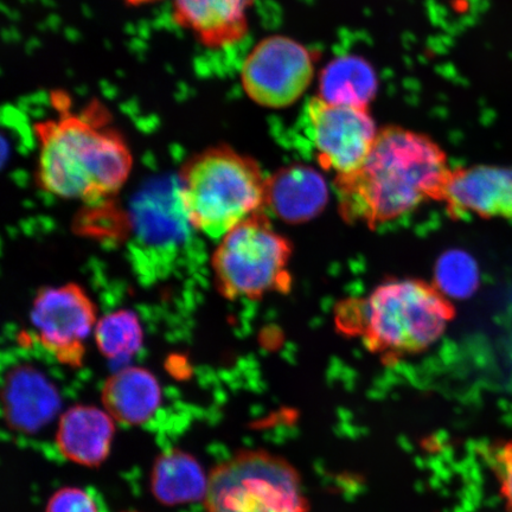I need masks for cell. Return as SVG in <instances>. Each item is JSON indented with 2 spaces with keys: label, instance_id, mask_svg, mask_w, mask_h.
<instances>
[{
  "label": "cell",
  "instance_id": "6da1fadb",
  "mask_svg": "<svg viewBox=\"0 0 512 512\" xmlns=\"http://www.w3.org/2000/svg\"><path fill=\"white\" fill-rule=\"evenodd\" d=\"M55 118L37 121V182L41 189L63 200L96 203L117 195L131 174L130 147L112 115L99 100L79 112L69 96H50Z\"/></svg>",
  "mask_w": 512,
  "mask_h": 512
},
{
  "label": "cell",
  "instance_id": "7a4b0ae2",
  "mask_svg": "<svg viewBox=\"0 0 512 512\" xmlns=\"http://www.w3.org/2000/svg\"><path fill=\"white\" fill-rule=\"evenodd\" d=\"M451 172L446 152L430 136L383 126L360 168L336 176L339 210L345 221L375 228L422 203L443 202Z\"/></svg>",
  "mask_w": 512,
  "mask_h": 512
},
{
  "label": "cell",
  "instance_id": "3957f363",
  "mask_svg": "<svg viewBox=\"0 0 512 512\" xmlns=\"http://www.w3.org/2000/svg\"><path fill=\"white\" fill-rule=\"evenodd\" d=\"M454 307L435 285L418 279H395L377 286L367 298L338 306V329L361 337L364 345L386 358L419 354L444 335Z\"/></svg>",
  "mask_w": 512,
  "mask_h": 512
},
{
  "label": "cell",
  "instance_id": "277c9868",
  "mask_svg": "<svg viewBox=\"0 0 512 512\" xmlns=\"http://www.w3.org/2000/svg\"><path fill=\"white\" fill-rule=\"evenodd\" d=\"M266 181L258 162L227 144L196 153L179 174V198L191 228L221 240L264 211Z\"/></svg>",
  "mask_w": 512,
  "mask_h": 512
},
{
  "label": "cell",
  "instance_id": "5b68a950",
  "mask_svg": "<svg viewBox=\"0 0 512 512\" xmlns=\"http://www.w3.org/2000/svg\"><path fill=\"white\" fill-rule=\"evenodd\" d=\"M291 256V242L260 211L220 240L211 260L217 290L229 300L288 293L292 287Z\"/></svg>",
  "mask_w": 512,
  "mask_h": 512
},
{
  "label": "cell",
  "instance_id": "8992f818",
  "mask_svg": "<svg viewBox=\"0 0 512 512\" xmlns=\"http://www.w3.org/2000/svg\"><path fill=\"white\" fill-rule=\"evenodd\" d=\"M208 479L207 512H309L296 467L267 451L239 452Z\"/></svg>",
  "mask_w": 512,
  "mask_h": 512
},
{
  "label": "cell",
  "instance_id": "52a82bcc",
  "mask_svg": "<svg viewBox=\"0 0 512 512\" xmlns=\"http://www.w3.org/2000/svg\"><path fill=\"white\" fill-rule=\"evenodd\" d=\"M319 54L283 35L262 38L242 63L240 80L249 100L284 110L303 98L316 75Z\"/></svg>",
  "mask_w": 512,
  "mask_h": 512
},
{
  "label": "cell",
  "instance_id": "ba28073f",
  "mask_svg": "<svg viewBox=\"0 0 512 512\" xmlns=\"http://www.w3.org/2000/svg\"><path fill=\"white\" fill-rule=\"evenodd\" d=\"M306 118L318 163L337 176L360 168L379 132L370 107L334 104L319 95L307 102Z\"/></svg>",
  "mask_w": 512,
  "mask_h": 512
},
{
  "label": "cell",
  "instance_id": "9c48e42d",
  "mask_svg": "<svg viewBox=\"0 0 512 512\" xmlns=\"http://www.w3.org/2000/svg\"><path fill=\"white\" fill-rule=\"evenodd\" d=\"M38 339L57 361L78 368L86 354L85 343L95 330V305L79 285L43 288L30 313Z\"/></svg>",
  "mask_w": 512,
  "mask_h": 512
},
{
  "label": "cell",
  "instance_id": "30bf717a",
  "mask_svg": "<svg viewBox=\"0 0 512 512\" xmlns=\"http://www.w3.org/2000/svg\"><path fill=\"white\" fill-rule=\"evenodd\" d=\"M443 202L453 219L470 215L512 219V169L477 165L452 170Z\"/></svg>",
  "mask_w": 512,
  "mask_h": 512
},
{
  "label": "cell",
  "instance_id": "8fae6325",
  "mask_svg": "<svg viewBox=\"0 0 512 512\" xmlns=\"http://www.w3.org/2000/svg\"><path fill=\"white\" fill-rule=\"evenodd\" d=\"M256 0H172V19L202 47L235 46L249 31V10Z\"/></svg>",
  "mask_w": 512,
  "mask_h": 512
},
{
  "label": "cell",
  "instance_id": "7c38bea8",
  "mask_svg": "<svg viewBox=\"0 0 512 512\" xmlns=\"http://www.w3.org/2000/svg\"><path fill=\"white\" fill-rule=\"evenodd\" d=\"M3 405L12 430L36 433L55 418L61 399L54 384L41 371L19 366L6 375Z\"/></svg>",
  "mask_w": 512,
  "mask_h": 512
},
{
  "label": "cell",
  "instance_id": "4fadbf2b",
  "mask_svg": "<svg viewBox=\"0 0 512 512\" xmlns=\"http://www.w3.org/2000/svg\"><path fill=\"white\" fill-rule=\"evenodd\" d=\"M328 201L324 177L310 166H287L267 178L265 209L288 223L315 219Z\"/></svg>",
  "mask_w": 512,
  "mask_h": 512
},
{
  "label": "cell",
  "instance_id": "5bb4252c",
  "mask_svg": "<svg viewBox=\"0 0 512 512\" xmlns=\"http://www.w3.org/2000/svg\"><path fill=\"white\" fill-rule=\"evenodd\" d=\"M113 418L92 406H75L61 416L56 443L70 462L96 467L110 454L114 437Z\"/></svg>",
  "mask_w": 512,
  "mask_h": 512
},
{
  "label": "cell",
  "instance_id": "9a60e30c",
  "mask_svg": "<svg viewBox=\"0 0 512 512\" xmlns=\"http://www.w3.org/2000/svg\"><path fill=\"white\" fill-rule=\"evenodd\" d=\"M106 412L127 426L146 424L162 403V388L151 371L128 367L108 377L101 393Z\"/></svg>",
  "mask_w": 512,
  "mask_h": 512
},
{
  "label": "cell",
  "instance_id": "2e32d148",
  "mask_svg": "<svg viewBox=\"0 0 512 512\" xmlns=\"http://www.w3.org/2000/svg\"><path fill=\"white\" fill-rule=\"evenodd\" d=\"M208 480L191 454L172 448L156 459L151 473V491L159 503L175 505L204 501Z\"/></svg>",
  "mask_w": 512,
  "mask_h": 512
},
{
  "label": "cell",
  "instance_id": "e0dca14e",
  "mask_svg": "<svg viewBox=\"0 0 512 512\" xmlns=\"http://www.w3.org/2000/svg\"><path fill=\"white\" fill-rule=\"evenodd\" d=\"M377 91L373 68L358 57L345 56L331 62L319 81V96L334 104L370 107Z\"/></svg>",
  "mask_w": 512,
  "mask_h": 512
},
{
  "label": "cell",
  "instance_id": "ac0fdd59",
  "mask_svg": "<svg viewBox=\"0 0 512 512\" xmlns=\"http://www.w3.org/2000/svg\"><path fill=\"white\" fill-rule=\"evenodd\" d=\"M95 342L108 360H125L136 355L144 341L143 326L136 313L127 310L108 313L96 323Z\"/></svg>",
  "mask_w": 512,
  "mask_h": 512
},
{
  "label": "cell",
  "instance_id": "d6986e66",
  "mask_svg": "<svg viewBox=\"0 0 512 512\" xmlns=\"http://www.w3.org/2000/svg\"><path fill=\"white\" fill-rule=\"evenodd\" d=\"M475 260L460 251L441 256L435 268V286L445 296L465 298L475 292L478 285Z\"/></svg>",
  "mask_w": 512,
  "mask_h": 512
},
{
  "label": "cell",
  "instance_id": "ffe728a7",
  "mask_svg": "<svg viewBox=\"0 0 512 512\" xmlns=\"http://www.w3.org/2000/svg\"><path fill=\"white\" fill-rule=\"evenodd\" d=\"M46 512H99L91 495L78 488H63L50 497Z\"/></svg>",
  "mask_w": 512,
  "mask_h": 512
},
{
  "label": "cell",
  "instance_id": "44dd1931",
  "mask_svg": "<svg viewBox=\"0 0 512 512\" xmlns=\"http://www.w3.org/2000/svg\"><path fill=\"white\" fill-rule=\"evenodd\" d=\"M494 470L505 511L512 512V439L497 448Z\"/></svg>",
  "mask_w": 512,
  "mask_h": 512
},
{
  "label": "cell",
  "instance_id": "7402d4cb",
  "mask_svg": "<svg viewBox=\"0 0 512 512\" xmlns=\"http://www.w3.org/2000/svg\"><path fill=\"white\" fill-rule=\"evenodd\" d=\"M127 2H130L131 4H144L152 2V0H127Z\"/></svg>",
  "mask_w": 512,
  "mask_h": 512
},
{
  "label": "cell",
  "instance_id": "603a6c76",
  "mask_svg": "<svg viewBox=\"0 0 512 512\" xmlns=\"http://www.w3.org/2000/svg\"><path fill=\"white\" fill-rule=\"evenodd\" d=\"M126 512H136V511H126Z\"/></svg>",
  "mask_w": 512,
  "mask_h": 512
}]
</instances>
